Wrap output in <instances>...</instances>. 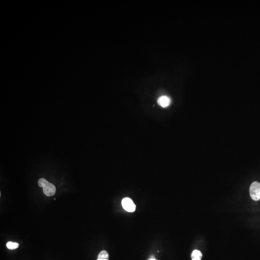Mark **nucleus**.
I'll return each mask as SVG.
<instances>
[{
	"mask_svg": "<svg viewBox=\"0 0 260 260\" xmlns=\"http://www.w3.org/2000/svg\"><path fill=\"white\" fill-rule=\"evenodd\" d=\"M38 183L39 187L43 188V192L46 196H52L56 193V187L53 183L48 182L46 179L41 178L39 180Z\"/></svg>",
	"mask_w": 260,
	"mask_h": 260,
	"instance_id": "obj_1",
	"label": "nucleus"
},
{
	"mask_svg": "<svg viewBox=\"0 0 260 260\" xmlns=\"http://www.w3.org/2000/svg\"><path fill=\"white\" fill-rule=\"evenodd\" d=\"M249 194L252 199L255 201H258L260 199V183L254 182L251 184L249 188Z\"/></svg>",
	"mask_w": 260,
	"mask_h": 260,
	"instance_id": "obj_2",
	"label": "nucleus"
},
{
	"mask_svg": "<svg viewBox=\"0 0 260 260\" xmlns=\"http://www.w3.org/2000/svg\"><path fill=\"white\" fill-rule=\"evenodd\" d=\"M122 206L125 210L128 212H132L135 211L136 209V205L133 201L129 197H125L122 200Z\"/></svg>",
	"mask_w": 260,
	"mask_h": 260,
	"instance_id": "obj_3",
	"label": "nucleus"
},
{
	"mask_svg": "<svg viewBox=\"0 0 260 260\" xmlns=\"http://www.w3.org/2000/svg\"><path fill=\"white\" fill-rule=\"evenodd\" d=\"M171 100L167 96H162L158 99V103L162 108H166L171 104Z\"/></svg>",
	"mask_w": 260,
	"mask_h": 260,
	"instance_id": "obj_4",
	"label": "nucleus"
},
{
	"mask_svg": "<svg viewBox=\"0 0 260 260\" xmlns=\"http://www.w3.org/2000/svg\"><path fill=\"white\" fill-rule=\"evenodd\" d=\"M202 257V254L201 251L195 249L192 252L191 258L192 260H201Z\"/></svg>",
	"mask_w": 260,
	"mask_h": 260,
	"instance_id": "obj_5",
	"label": "nucleus"
},
{
	"mask_svg": "<svg viewBox=\"0 0 260 260\" xmlns=\"http://www.w3.org/2000/svg\"><path fill=\"white\" fill-rule=\"evenodd\" d=\"M109 254L106 251H102L99 253L97 260H109Z\"/></svg>",
	"mask_w": 260,
	"mask_h": 260,
	"instance_id": "obj_6",
	"label": "nucleus"
},
{
	"mask_svg": "<svg viewBox=\"0 0 260 260\" xmlns=\"http://www.w3.org/2000/svg\"><path fill=\"white\" fill-rule=\"evenodd\" d=\"M7 247L9 249H15L18 248L19 247V244L16 242L9 241L7 243Z\"/></svg>",
	"mask_w": 260,
	"mask_h": 260,
	"instance_id": "obj_7",
	"label": "nucleus"
},
{
	"mask_svg": "<svg viewBox=\"0 0 260 260\" xmlns=\"http://www.w3.org/2000/svg\"><path fill=\"white\" fill-rule=\"evenodd\" d=\"M148 260H157L156 259H155V258H151V259H149Z\"/></svg>",
	"mask_w": 260,
	"mask_h": 260,
	"instance_id": "obj_8",
	"label": "nucleus"
}]
</instances>
